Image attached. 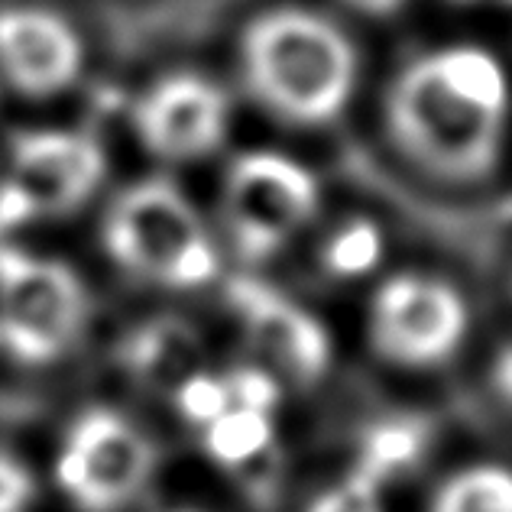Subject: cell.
I'll return each mask as SVG.
<instances>
[{
    "instance_id": "6da1fadb",
    "label": "cell",
    "mask_w": 512,
    "mask_h": 512,
    "mask_svg": "<svg viewBox=\"0 0 512 512\" xmlns=\"http://www.w3.org/2000/svg\"><path fill=\"white\" fill-rule=\"evenodd\" d=\"M509 82L474 46L412 62L386 94V124L402 153L444 182H480L503 150Z\"/></svg>"
},
{
    "instance_id": "7a4b0ae2",
    "label": "cell",
    "mask_w": 512,
    "mask_h": 512,
    "mask_svg": "<svg viewBox=\"0 0 512 512\" xmlns=\"http://www.w3.org/2000/svg\"><path fill=\"white\" fill-rule=\"evenodd\" d=\"M256 101L286 124L318 127L338 117L357 85V49L331 20L282 7L256 17L240 39Z\"/></svg>"
},
{
    "instance_id": "3957f363",
    "label": "cell",
    "mask_w": 512,
    "mask_h": 512,
    "mask_svg": "<svg viewBox=\"0 0 512 512\" xmlns=\"http://www.w3.org/2000/svg\"><path fill=\"white\" fill-rule=\"evenodd\" d=\"M104 247L133 276L175 289L205 286L218 273V253L198 211L163 179L133 185L114 201Z\"/></svg>"
},
{
    "instance_id": "277c9868",
    "label": "cell",
    "mask_w": 512,
    "mask_h": 512,
    "mask_svg": "<svg viewBox=\"0 0 512 512\" xmlns=\"http://www.w3.org/2000/svg\"><path fill=\"white\" fill-rule=\"evenodd\" d=\"M85 321V289L65 263L0 247V341L23 363L56 360Z\"/></svg>"
},
{
    "instance_id": "5b68a950",
    "label": "cell",
    "mask_w": 512,
    "mask_h": 512,
    "mask_svg": "<svg viewBox=\"0 0 512 512\" xmlns=\"http://www.w3.org/2000/svg\"><path fill=\"white\" fill-rule=\"evenodd\" d=\"M318 182L302 163L279 153H247L227 172L224 224L237 256L260 263L312 221Z\"/></svg>"
},
{
    "instance_id": "8992f818",
    "label": "cell",
    "mask_w": 512,
    "mask_h": 512,
    "mask_svg": "<svg viewBox=\"0 0 512 512\" xmlns=\"http://www.w3.org/2000/svg\"><path fill=\"white\" fill-rule=\"evenodd\" d=\"M156 467L153 444L111 409H91L65 435L56 477L82 512H117Z\"/></svg>"
},
{
    "instance_id": "52a82bcc",
    "label": "cell",
    "mask_w": 512,
    "mask_h": 512,
    "mask_svg": "<svg viewBox=\"0 0 512 512\" xmlns=\"http://www.w3.org/2000/svg\"><path fill=\"white\" fill-rule=\"evenodd\" d=\"M470 315L461 292L428 276H393L370 308V341L376 354L399 367H435L457 354Z\"/></svg>"
},
{
    "instance_id": "ba28073f",
    "label": "cell",
    "mask_w": 512,
    "mask_h": 512,
    "mask_svg": "<svg viewBox=\"0 0 512 512\" xmlns=\"http://www.w3.org/2000/svg\"><path fill=\"white\" fill-rule=\"evenodd\" d=\"M231 107L218 85L198 75H169L143 94L133 111L143 146L159 159H201L214 153L227 133Z\"/></svg>"
},
{
    "instance_id": "9c48e42d",
    "label": "cell",
    "mask_w": 512,
    "mask_h": 512,
    "mask_svg": "<svg viewBox=\"0 0 512 512\" xmlns=\"http://www.w3.org/2000/svg\"><path fill=\"white\" fill-rule=\"evenodd\" d=\"M227 302L237 312L250 344L279 370L302 383H315L318 376H325L331 360L328 331L299 302L253 276L234 279L227 286Z\"/></svg>"
},
{
    "instance_id": "30bf717a",
    "label": "cell",
    "mask_w": 512,
    "mask_h": 512,
    "mask_svg": "<svg viewBox=\"0 0 512 512\" xmlns=\"http://www.w3.org/2000/svg\"><path fill=\"white\" fill-rule=\"evenodd\" d=\"M104 179L98 140L69 130L23 133L13 143L10 185L26 198L33 214L75 211Z\"/></svg>"
},
{
    "instance_id": "8fae6325",
    "label": "cell",
    "mask_w": 512,
    "mask_h": 512,
    "mask_svg": "<svg viewBox=\"0 0 512 512\" xmlns=\"http://www.w3.org/2000/svg\"><path fill=\"white\" fill-rule=\"evenodd\" d=\"M0 72L20 94L49 98L82 72V43L59 13L39 7L0 10Z\"/></svg>"
},
{
    "instance_id": "7c38bea8",
    "label": "cell",
    "mask_w": 512,
    "mask_h": 512,
    "mask_svg": "<svg viewBox=\"0 0 512 512\" xmlns=\"http://www.w3.org/2000/svg\"><path fill=\"white\" fill-rule=\"evenodd\" d=\"M124 363L137 383L169 396L205 373L198 334L179 318H153L133 331L124 344Z\"/></svg>"
},
{
    "instance_id": "4fadbf2b",
    "label": "cell",
    "mask_w": 512,
    "mask_h": 512,
    "mask_svg": "<svg viewBox=\"0 0 512 512\" xmlns=\"http://www.w3.org/2000/svg\"><path fill=\"white\" fill-rule=\"evenodd\" d=\"M201 431H205V451L231 470H244L273 451V415L269 412L231 406Z\"/></svg>"
},
{
    "instance_id": "5bb4252c",
    "label": "cell",
    "mask_w": 512,
    "mask_h": 512,
    "mask_svg": "<svg viewBox=\"0 0 512 512\" xmlns=\"http://www.w3.org/2000/svg\"><path fill=\"white\" fill-rule=\"evenodd\" d=\"M431 512H512V470L496 464L461 470L441 483Z\"/></svg>"
},
{
    "instance_id": "9a60e30c",
    "label": "cell",
    "mask_w": 512,
    "mask_h": 512,
    "mask_svg": "<svg viewBox=\"0 0 512 512\" xmlns=\"http://www.w3.org/2000/svg\"><path fill=\"white\" fill-rule=\"evenodd\" d=\"M422 444H425V431L419 422H406V419L383 422L367 431L354 467L360 474L373 477L376 483H386L389 477L406 470L415 457H419Z\"/></svg>"
},
{
    "instance_id": "2e32d148",
    "label": "cell",
    "mask_w": 512,
    "mask_h": 512,
    "mask_svg": "<svg viewBox=\"0 0 512 512\" xmlns=\"http://www.w3.org/2000/svg\"><path fill=\"white\" fill-rule=\"evenodd\" d=\"M383 260V234L373 221H347L325 244V266L331 276L357 279L367 276Z\"/></svg>"
},
{
    "instance_id": "e0dca14e",
    "label": "cell",
    "mask_w": 512,
    "mask_h": 512,
    "mask_svg": "<svg viewBox=\"0 0 512 512\" xmlns=\"http://www.w3.org/2000/svg\"><path fill=\"white\" fill-rule=\"evenodd\" d=\"M172 402L179 406V412L188 422L208 428L214 419H221V415L231 409V393H227L224 376L198 373L195 380H188L179 393L172 396Z\"/></svg>"
},
{
    "instance_id": "ac0fdd59",
    "label": "cell",
    "mask_w": 512,
    "mask_h": 512,
    "mask_svg": "<svg viewBox=\"0 0 512 512\" xmlns=\"http://www.w3.org/2000/svg\"><path fill=\"white\" fill-rule=\"evenodd\" d=\"M380 490H383V483H376L373 477L360 474L354 467L338 487L321 493L318 500L308 506V512H383Z\"/></svg>"
},
{
    "instance_id": "d6986e66",
    "label": "cell",
    "mask_w": 512,
    "mask_h": 512,
    "mask_svg": "<svg viewBox=\"0 0 512 512\" xmlns=\"http://www.w3.org/2000/svg\"><path fill=\"white\" fill-rule=\"evenodd\" d=\"M224 380H227V393H231V406L273 415L276 399H279V386L266 370L244 367V370L227 373Z\"/></svg>"
},
{
    "instance_id": "ffe728a7",
    "label": "cell",
    "mask_w": 512,
    "mask_h": 512,
    "mask_svg": "<svg viewBox=\"0 0 512 512\" xmlns=\"http://www.w3.org/2000/svg\"><path fill=\"white\" fill-rule=\"evenodd\" d=\"M33 477L17 457L0 454V512H26L33 503Z\"/></svg>"
},
{
    "instance_id": "44dd1931",
    "label": "cell",
    "mask_w": 512,
    "mask_h": 512,
    "mask_svg": "<svg viewBox=\"0 0 512 512\" xmlns=\"http://www.w3.org/2000/svg\"><path fill=\"white\" fill-rule=\"evenodd\" d=\"M493 383L500 389V396L512 402V347L500 350V357L493 363Z\"/></svg>"
},
{
    "instance_id": "7402d4cb",
    "label": "cell",
    "mask_w": 512,
    "mask_h": 512,
    "mask_svg": "<svg viewBox=\"0 0 512 512\" xmlns=\"http://www.w3.org/2000/svg\"><path fill=\"white\" fill-rule=\"evenodd\" d=\"M344 4L367 13V17H389V13L402 7V0H344Z\"/></svg>"
}]
</instances>
